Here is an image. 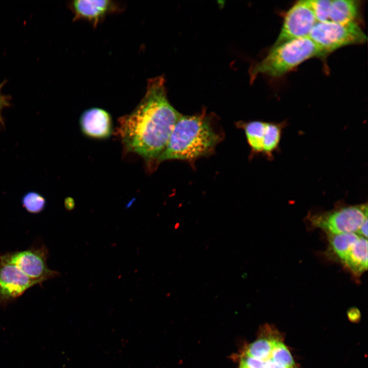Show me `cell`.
Returning <instances> with one entry per match:
<instances>
[{
	"mask_svg": "<svg viewBox=\"0 0 368 368\" xmlns=\"http://www.w3.org/2000/svg\"><path fill=\"white\" fill-rule=\"evenodd\" d=\"M357 234L360 237L366 238L367 237V220H365L360 226L357 231Z\"/></svg>",
	"mask_w": 368,
	"mask_h": 368,
	"instance_id": "7402d4cb",
	"label": "cell"
},
{
	"mask_svg": "<svg viewBox=\"0 0 368 368\" xmlns=\"http://www.w3.org/2000/svg\"><path fill=\"white\" fill-rule=\"evenodd\" d=\"M8 255L11 262L23 273L40 284L60 275L59 272L48 267L47 261L49 252L44 246L32 247Z\"/></svg>",
	"mask_w": 368,
	"mask_h": 368,
	"instance_id": "52a82bcc",
	"label": "cell"
},
{
	"mask_svg": "<svg viewBox=\"0 0 368 368\" xmlns=\"http://www.w3.org/2000/svg\"><path fill=\"white\" fill-rule=\"evenodd\" d=\"M310 6L317 22L330 21L332 1L309 0Z\"/></svg>",
	"mask_w": 368,
	"mask_h": 368,
	"instance_id": "d6986e66",
	"label": "cell"
},
{
	"mask_svg": "<svg viewBox=\"0 0 368 368\" xmlns=\"http://www.w3.org/2000/svg\"><path fill=\"white\" fill-rule=\"evenodd\" d=\"M348 317L352 321H355L359 319L360 312L355 308L351 309V310L348 312Z\"/></svg>",
	"mask_w": 368,
	"mask_h": 368,
	"instance_id": "603a6c76",
	"label": "cell"
},
{
	"mask_svg": "<svg viewBox=\"0 0 368 368\" xmlns=\"http://www.w3.org/2000/svg\"><path fill=\"white\" fill-rule=\"evenodd\" d=\"M24 208L28 212L37 214L42 212L46 205L45 198L40 193L30 191L26 193L21 199Z\"/></svg>",
	"mask_w": 368,
	"mask_h": 368,
	"instance_id": "e0dca14e",
	"label": "cell"
},
{
	"mask_svg": "<svg viewBox=\"0 0 368 368\" xmlns=\"http://www.w3.org/2000/svg\"><path fill=\"white\" fill-rule=\"evenodd\" d=\"M278 340L272 338H260L248 346L245 354L266 361L270 358L271 351Z\"/></svg>",
	"mask_w": 368,
	"mask_h": 368,
	"instance_id": "2e32d148",
	"label": "cell"
},
{
	"mask_svg": "<svg viewBox=\"0 0 368 368\" xmlns=\"http://www.w3.org/2000/svg\"><path fill=\"white\" fill-rule=\"evenodd\" d=\"M265 368H287L282 365H281L274 361H273L270 358L265 361Z\"/></svg>",
	"mask_w": 368,
	"mask_h": 368,
	"instance_id": "cb8c5ba5",
	"label": "cell"
},
{
	"mask_svg": "<svg viewBox=\"0 0 368 368\" xmlns=\"http://www.w3.org/2000/svg\"><path fill=\"white\" fill-rule=\"evenodd\" d=\"M37 284H41L29 278L11 262L8 253L0 255V304L18 297Z\"/></svg>",
	"mask_w": 368,
	"mask_h": 368,
	"instance_id": "ba28073f",
	"label": "cell"
},
{
	"mask_svg": "<svg viewBox=\"0 0 368 368\" xmlns=\"http://www.w3.org/2000/svg\"><path fill=\"white\" fill-rule=\"evenodd\" d=\"M286 122H266L263 139V153L270 159L278 151L284 128Z\"/></svg>",
	"mask_w": 368,
	"mask_h": 368,
	"instance_id": "4fadbf2b",
	"label": "cell"
},
{
	"mask_svg": "<svg viewBox=\"0 0 368 368\" xmlns=\"http://www.w3.org/2000/svg\"><path fill=\"white\" fill-rule=\"evenodd\" d=\"M326 55L310 38L295 39L273 46L266 56L250 70V79L259 74L272 77L281 76L304 61Z\"/></svg>",
	"mask_w": 368,
	"mask_h": 368,
	"instance_id": "3957f363",
	"label": "cell"
},
{
	"mask_svg": "<svg viewBox=\"0 0 368 368\" xmlns=\"http://www.w3.org/2000/svg\"><path fill=\"white\" fill-rule=\"evenodd\" d=\"M79 125L82 132L93 139H107L112 131L110 115L100 108L93 107L83 111L79 119Z\"/></svg>",
	"mask_w": 368,
	"mask_h": 368,
	"instance_id": "9c48e42d",
	"label": "cell"
},
{
	"mask_svg": "<svg viewBox=\"0 0 368 368\" xmlns=\"http://www.w3.org/2000/svg\"><path fill=\"white\" fill-rule=\"evenodd\" d=\"M265 361L246 355L241 359L239 368H265Z\"/></svg>",
	"mask_w": 368,
	"mask_h": 368,
	"instance_id": "ffe728a7",
	"label": "cell"
},
{
	"mask_svg": "<svg viewBox=\"0 0 368 368\" xmlns=\"http://www.w3.org/2000/svg\"><path fill=\"white\" fill-rule=\"evenodd\" d=\"M71 5L75 20L84 19L94 26H96L108 14L118 9L117 4L108 0H76L72 2Z\"/></svg>",
	"mask_w": 368,
	"mask_h": 368,
	"instance_id": "30bf717a",
	"label": "cell"
},
{
	"mask_svg": "<svg viewBox=\"0 0 368 368\" xmlns=\"http://www.w3.org/2000/svg\"><path fill=\"white\" fill-rule=\"evenodd\" d=\"M266 122L253 121L246 123L244 129L248 144L254 152L263 153Z\"/></svg>",
	"mask_w": 368,
	"mask_h": 368,
	"instance_id": "9a60e30c",
	"label": "cell"
},
{
	"mask_svg": "<svg viewBox=\"0 0 368 368\" xmlns=\"http://www.w3.org/2000/svg\"><path fill=\"white\" fill-rule=\"evenodd\" d=\"M308 37L326 55L343 47L363 43L367 39L355 22L342 24L331 21L317 22Z\"/></svg>",
	"mask_w": 368,
	"mask_h": 368,
	"instance_id": "277c9868",
	"label": "cell"
},
{
	"mask_svg": "<svg viewBox=\"0 0 368 368\" xmlns=\"http://www.w3.org/2000/svg\"><path fill=\"white\" fill-rule=\"evenodd\" d=\"M317 22L309 1L297 2L286 14L281 30L273 46L287 41L308 37Z\"/></svg>",
	"mask_w": 368,
	"mask_h": 368,
	"instance_id": "8992f818",
	"label": "cell"
},
{
	"mask_svg": "<svg viewBox=\"0 0 368 368\" xmlns=\"http://www.w3.org/2000/svg\"><path fill=\"white\" fill-rule=\"evenodd\" d=\"M4 83L0 84V125H4L3 118L2 117V111L3 109L10 105V98L4 95L2 93V88Z\"/></svg>",
	"mask_w": 368,
	"mask_h": 368,
	"instance_id": "44dd1931",
	"label": "cell"
},
{
	"mask_svg": "<svg viewBox=\"0 0 368 368\" xmlns=\"http://www.w3.org/2000/svg\"><path fill=\"white\" fill-rule=\"evenodd\" d=\"M358 14V4L353 0L332 1L330 21L346 24L355 22Z\"/></svg>",
	"mask_w": 368,
	"mask_h": 368,
	"instance_id": "7c38bea8",
	"label": "cell"
},
{
	"mask_svg": "<svg viewBox=\"0 0 368 368\" xmlns=\"http://www.w3.org/2000/svg\"><path fill=\"white\" fill-rule=\"evenodd\" d=\"M367 220V204H338L333 209L310 216L314 226L323 229L328 234L356 232Z\"/></svg>",
	"mask_w": 368,
	"mask_h": 368,
	"instance_id": "5b68a950",
	"label": "cell"
},
{
	"mask_svg": "<svg viewBox=\"0 0 368 368\" xmlns=\"http://www.w3.org/2000/svg\"><path fill=\"white\" fill-rule=\"evenodd\" d=\"M359 237L355 233L329 234L331 249L342 261Z\"/></svg>",
	"mask_w": 368,
	"mask_h": 368,
	"instance_id": "5bb4252c",
	"label": "cell"
},
{
	"mask_svg": "<svg viewBox=\"0 0 368 368\" xmlns=\"http://www.w3.org/2000/svg\"><path fill=\"white\" fill-rule=\"evenodd\" d=\"M181 114L169 102L163 76L148 79L145 94L129 114L119 119L118 132L129 151L157 159Z\"/></svg>",
	"mask_w": 368,
	"mask_h": 368,
	"instance_id": "6da1fadb",
	"label": "cell"
},
{
	"mask_svg": "<svg viewBox=\"0 0 368 368\" xmlns=\"http://www.w3.org/2000/svg\"><path fill=\"white\" fill-rule=\"evenodd\" d=\"M270 358L274 362L287 368H293L294 362L289 351L280 340L275 344Z\"/></svg>",
	"mask_w": 368,
	"mask_h": 368,
	"instance_id": "ac0fdd59",
	"label": "cell"
},
{
	"mask_svg": "<svg viewBox=\"0 0 368 368\" xmlns=\"http://www.w3.org/2000/svg\"><path fill=\"white\" fill-rule=\"evenodd\" d=\"M65 207L67 210H72L75 207V202L71 198H67L64 201Z\"/></svg>",
	"mask_w": 368,
	"mask_h": 368,
	"instance_id": "d4e9b609",
	"label": "cell"
},
{
	"mask_svg": "<svg viewBox=\"0 0 368 368\" xmlns=\"http://www.w3.org/2000/svg\"><path fill=\"white\" fill-rule=\"evenodd\" d=\"M220 140L212 119L205 112L194 116L181 115L157 160H192L212 152Z\"/></svg>",
	"mask_w": 368,
	"mask_h": 368,
	"instance_id": "7a4b0ae2",
	"label": "cell"
},
{
	"mask_svg": "<svg viewBox=\"0 0 368 368\" xmlns=\"http://www.w3.org/2000/svg\"><path fill=\"white\" fill-rule=\"evenodd\" d=\"M355 275H360L367 269V241L360 237L341 261Z\"/></svg>",
	"mask_w": 368,
	"mask_h": 368,
	"instance_id": "8fae6325",
	"label": "cell"
}]
</instances>
